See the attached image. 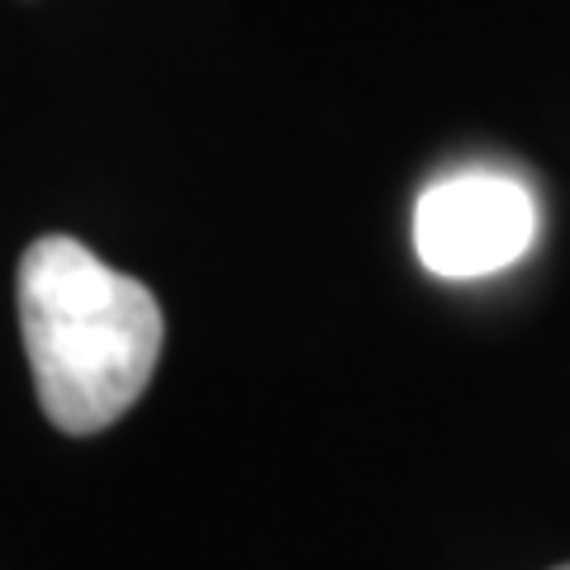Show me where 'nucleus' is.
Here are the masks:
<instances>
[{"label":"nucleus","instance_id":"obj_1","mask_svg":"<svg viewBox=\"0 0 570 570\" xmlns=\"http://www.w3.org/2000/svg\"><path fill=\"white\" fill-rule=\"evenodd\" d=\"M14 299L39 404L58 433H100L142 400L163 356V305L142 281L48 234L20 257Z\"/></svg>","mask_w":570,"mask_h":570},{"label":"nucleus","instance_id":"obj_2","mask_svg":"<svg viewBox=\"0 0 570 570\" xmlns=\"http://www.w3.org/2000/svg\"><path fill=\"white\" fill-rule=\"evenodd\" d=\"M538 234L532 195L499 171H461L428 186L414 209V247L433 276L471 281L504 272Z\"/></svg>","mask_w":570,"mask_h":570},{"label":"nucleus","instance_id":"obj_3","mask_svg":"<svg viewBox=\"0 0 570 570\" xmlns=\"http://www.w3.org/2000/svg\"><path fill=\"white\" fill-rule=\"evenodd\" d=\"M557 570H570V566H557Z\"/></svg>","mask_w":570,"mask_h":570}]
</instances>
